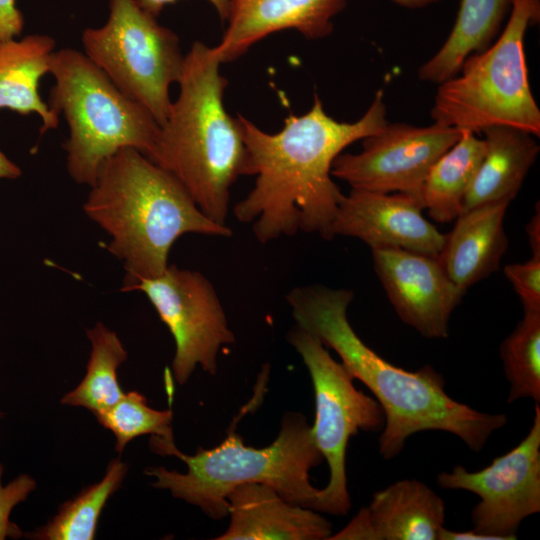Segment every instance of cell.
Returning a JSON list of instances; mask_svg holds the SVG:
<instances>
[{"label":"cell","instance_id":"cell-24","mask_svg":"<svg viewBox=\"0 0 540 540\" xmlns=\"http://www.w3.org/2000/svg\"><path fill=\"white\" fill-rule=\"evenodd\" d=\"M127 464L119 458L107 466L101 481L83 489L61 505L58 513L43 527L27 535L37 540H91L108 499L120 488Z\"/></svg>","mask_w":540,"mask_h":540},{"label":"cell","instance_id":"cell-7","mask_svg":"<svg viewBox=\"0 0 540 540\" xmlns=\"http://www.w3.org/2000/svg\"><path fill=\"white\" fill-rule=\"evenodd\" d=\"M540 20V0H512L497 39L468 56L459 72L438 85L430 115L434 123L478 134L509 126L540 136V110L532 94L524 39Z\"/></svg>","mask_w":540,"mask_h":540},{"label":"cell","instance_id":"cell-8","mask_svg":"<svg viewBox=\"0 0 540 540\" xmlns=\"http://www.w3.org/2000/svg\"><path fill=\"white\" fill-rule=\"evenodd\" d=\"M105 24L82 33L85 55L161 126L184 64L178 36L136 0H108Z\"/></svg>","mask_w":540,"mask_h":540},{"label":"cell","instance_id":"cell-16","mask_svg":"<svg viewBox=\"0 0 540 540\" xmlns=\"http://www.w3.org/2000/svg\"><path fill=\"white\" fill-rule=\"evenodd\" d=\"M226 500L230 522L216 540H324L332 534L320 512L292 504L264 484L239 485Z\"/></svg>","mask_w":540,"mask_h":540},{"label":"cell","instance_id":"cell-21","mask_svg":"<svg viewBox=\"0 0 540 540\" xmlns=\"http://www.w3.org/2000/svg\"><path fill=\"white\" fill-rule=\"evenodd\" d=\"M511 4L512 0H461L448 37L420 66L418 78L439 85L455 76L468 56L495 41Z\"/></svg>","mask_w":540,"mask_h":540},{"label":"cell","instance_id":"cell-20","mask_svg":"<svg viewBox=\"0 0 540 540\" xmlns=\"http://www.w3.org/2000/svg\"><path fill=\"white\" fill-rule=\"evenodd\" d=\"M54 48L55 40L44 34L0 40V109L38 114L41 134L59 123V115L39 93L40 79L50 72Z\"/></svg>","mask_w":540,"mask_h":540},{"label":"cell","instance_id":"cell-9","mask_svg":"<svg viewBox=\"0 0 540 540\" xmlns=\"http://www.w3.org/2000/svg\"><path fill=\"white\" fill-rule=\"evenodd\" d=\"M288 341L301 356L312 380L315 420L311 428L330 472L327 485L319 490L315 511L346 515L351 508L346 477L348 441L359 431L382 430L384 413L376 399L355 387L344 365L334 360L312 334L296 325Z\"/></svg>","mask_w":540,"mask_h":540},{"label":"cell","instance_id":"cell-15","mask_svg":"<svg viewBox=\"0 0 540 540\" xmlns=\"http://www.w3.org/2000/svg\"><path fill=\"white\" fill-rule=\"evenodd\" d=\"M348 0H228L227 28L214 49L226 63L268 35L296 30L308 39L327 37Z\"/></svg>","mask_w":540,"mask_h":540},{"label":"cell","instance_id":"cell-4","mask_svg":"<svg viewBox=\"0 0 540 540\" xmlns=\"http://www.w3.org/2000/svg\"><path fill=\"white\" fill-rule=\"evenodd\" d=\"M221 64L214 46L192 44L151 161L170 172L208 218L226 225L231 187L250 167L240 116L224 105L228 82Z\"/></svg>","mask_w":540,"mask_h":540},{"label":"cell","instance_id":"cell-18","mask_svg":"<svg viewBox=\"0 0 540 540\" xmlns=\"http://www.w3.org/2000/svg\"><path fill=\"white\" fill-rule=\"evenodd\" d=\"M361 511L370 540H438L445 523L443 499L415 479L377 491Z\"/></svg>","mask_w":540,"mask_h":540},{"label":"cell","instance_id":"cell-19","mask_svg":"<svg viewBox=\"0 0 540 540\" xmlns=\"http://www.w3.org/2000/svg\"><path fill=\"white\" fill-rule=\"evenodd\" d=\"M481 132L485 154L465 196L462 212L489 203H510L540 151L534 135L514 127L491 126Z\"/></svg>","mask_w":540,"mask_h":540},{"label":"cell","instance_id":"cell-6","mask_svg":"<svg viewBox=\"0 0 540 540\" xmlns=\"http://www.w3.org/2000/svg\"><path fill=\"white\" fill-rule=\"evenodd\" d=\"M49 73L55 85L48 105L68 124L66 166L76 183L91 187L101 164L121 148H134L152 159L160 125L84 53L54 51Z\"/></svg>","mask_w":540,"mask_h":540},{"label":"cell","instance_id":"cell-26","mask_svg":"<svg viewBox=\"0 0 540 540\" xmlns=\"http://www.w3.org/2000/svg\"><path fill=\"white\" fill-rule=\"evenodd\" d=\"M96 418L103 427L114 434L115 450L119 453L128 442L141 435L173 437L172 410L151 408L147 404V399L137 391L124 393L115 405Z\"/></svg>","mask_w":540,"mask_h":540},{"label":"cell","instance_id":"cell-11","mask_svg":"<svg viewBox=\"0 0 540 540\" xmlns=\"http://www.w3.org/2000/svg\"><path fill=\"white\" fill-rule=\"evenodd\" d=\"M443 489L465 490L479 502L471 511L473 530L494 540L516 539L521 522L540 512V406L522 441L485 468L456 465L437 475Z\"/></svg>","mask_w":540,"mask_h":540},{"label":"cell","instance_id":"cell-13","mask_svg":"<svg viewBox=\"0 0 540 540\" xmlns=\"http://www.w3.org/2000/svg\"><path fill=\"white\" fill-rule=\"evenodd\" d=\"M375 272L399 318L423 337L444 339L466 290L437 257L397 247L372 249Z\"/></svg>","mask_w":540,"mask_h":540},{"label":"cell","instance_id":"cell-3","mask_svg":"<svg viewBox=\"0 0 540 540\" xmlns=\"http://www.w3.org/2000/svg\"><path fill=\"white\" fill-rule=\"evenodd\" d=\"M90 188L84 212L111 237L106 248L123 262V281L161 275L171 247L186 233L232 235L199 209L170 172L134 148L107 158Z\"/></svg>","mask_w":540,"mask_h":540},{"label":"cell","instance_id":"cell-12","mask_svg":"<svg viewBox=\"0 0 540 540\" xmlns=\"http://www.w3.org/2000/svg\"><path fill=\"white\" fill-rule=\"evenodd\" d=\"M463 132L434 122L428 126L388 122L379 132L361 140L359 153L339 154L331 175L351 189L402 193L421 201L429 170Z\"/></svg>","mask_w":540,"mask_h":540},{"label":"cell","instance_id":"cell-10","mask_svg":"<svg viewBox=\"0 0 540 540\" xmlns=\"http://www.w3.org/2000/svg\"><path fill=\"white\" fill-rule=\"evenodd\" d=\"M136 290L147 296L174 338L175 380L184 385L197 365L215 375L218 353L235 335L211 282L198 271L168 265L157 277L123 281L121 291Z\"/></svg>","mask_w":540,"mask_h":540},{"label":"cell","instance_id":"cell-28","mask_svg":"<svg viewBox=\"0 0 540 540\" xmlns=\"http://www.w3.org/2000/svg\"><path fill=\"white\" fill-rule=\"evenodd\" d=\"M3 470L4 467L0 463V540L17 539L22 537L23 532L10 520V514L16 505L25 501L35 490L36 482L28 474H21L3 486L1 480Z\"/></svg>","mask_w":540,"mask_h":540},{"label":"cell","instance_id":"cell-31","mask_svg":"<svg viewBox=\"0 0 540 540\" xmlns=\"http://www.w3.org/2000/svg\"><path fill=\"white\" fill-rule=\"evenodd\" d=\"M526 234L531 247L532 255H540V211L537 205V212L532 216L526 225Z\"/></svg>","mask_w":540,"mask_h":540},{"label":"cell","instance_id":"cell-27","mask_svg":"<svg viewBox=\"0 0 540 540\" xmlns=\"http://www.w3.org/2000/svg\"><path fill=\"white\" fill-rule=\"evenodd\" d=\"M504 274L519 296L524 311H540V255L523 263L508 264Z\"/></svg>","mask_w":540,"mask_h":540},{"label":"cell","instance_id":"cell-22","mask_svg":"<svg viewBox=\"0 0 540 540\" xmlns=\"http://www.w3.org/2000/svg\"><path fill=\"white\" fill-rule=\"evenodd\" d=\"M485 154V142L464 131L460 139L431 167L422 187L421 201L429 216L440 223L455 220Z\"/></svg>","mask_w":540,"mask_h":540},{"label":"cell","instance_id":"cell-32","mask_svg":"<svg viewBox=\"0 0 540 540\" xmlns=\"http://www.w3.org/2000/svg\"><path fill=\"white\" fill-rule=\"evenodd\" d=\"M21 173L19 166L0 151V179H17Z\"/></svg>","mask_w":540,"mask_h":540},{"label":"cell","instance_id":"cell-2","mask_svg":"<svg viewBox=\"0 0 540 540\" xmlns=\"http://www.w3.org/2000/svg\"><path fill=\"white\" fill-rule=\"evenodd\" d=\"M353 297L351 290L310 285L292 289L286 299L296 325L333 349L353 379L361 381L380 404L385 419L379 437L381 456L395 458L410 436L424 431L451 433L470 450L481 451L506 425V415L481 412L451 398L443 376L429 365L409 371L378 355L348 321Z\"/></svg>","mask_w":540,"mask_h":540},{"label":"cell","instance_id":"cell-1","mask_svg":"<svg viewBox=\"0 0 540 540\" xmlns=\"http://www.w3.org/2000/svg\"><path fill=\"white\" fill-rule=\"evenodd\" d=\"M240 116L254 187L234 206V216L252 225L261 243L298 232L334 237L332 223L343 197L333 181L336 157L356 141L379 132L387 123L383 90L354 122L326 113L315 94L311 109L289 115L277 133H267Z\"/></svg>","mask_w":540,"mask_h":540},{"label":"cell","instance_id":"cell-17","mask_svg":"<svg viewBox=\"0 0 540 540\" xmlns=\"http://www.w3.org/2000/svg\"><path fill=\"white\" fill-rule=\"evenodd\" d=\"M509 202H495L465 210L455 219L437 256L448 277L467 290L499 269L508 239L504 217Z\"/></svg>","mask_w":540,"mask_h":540},{"label":"cell","instance_id":"cell-33","mask_svg":"<svg viewBox=\"0 0 540 540\" xmlns=\"http://www.w3.org/2000/svg\"><path fill=\"white\" fill-rule=\"evenodd\" d=\"M394 4L408 9H419L431 4H434L440 0H390Z\"/></svg>","mask_w":540,"mask_h":540},{"label":"cell","instance_id":"cell-29","mask_svg":"<svg viewBox=\"0 0 540 540\" xmlns=\"http://www.w3.org/2000/svg\"><path fill=\"white\" fill-rule=\"evenodd\" d=\"M24 18L15 0H0V40L16 38L21 34Z\"/></svg>","mask_w":540,"mask_h":540},{"label":"cell","instance_id":"cell-30","mask_svg":"<svg viewBox=\"0 0 540 540\" xmlns=\"http://www.w3.org/2000/svg\"><path fill=\"white\" fill-rule=\"evenodd\" d=\"M137 3L147 12L155 17L169 4L177 0H136ZM216 10L220 19L224 22L228 16L229 3L228 0H207Z\"/></svg>","mask_w":540,"mask_h":540},{"label":"cell","instance_id":"cell-14","mask_svg":"<svg viewBox=\"0 0 540 540\" xmlns=\"http://www.w3.org/2000/svg\"><path fill=\"white\" fill-rule=\"evenodd\" d=\"M423 209L406 194L351 189L339 203L332 233L360 239L371 249L397 247L437 257L446 235L424 218Z\"/></svg>","mask_w":540,"mask_h":540},{"label":"cell","instance_id":"cell-25","mask_svg":"<svg viewBox=\"0 0 540 540\" xmlns=\"http://www.w3.org/2000/svg\"><path fill=\"white\" fill-rule=\"evenodd\" d=\"M508 403L530 398L540 402V311H524L522 320L500 346Z\"/></svg>","mask_w":540,"mask_h":540},{"label":"cell","instance_id":"cell-23","mask_svg":"<svg viewBox=\"0 0 540 540\" xmlns=\"http://www.w3.org/2000/svg\"><path fill=\"white\" fill-rule=\"evenodd\" d=\"M86 334L91 343L86 374L74 390L62 397L61 403L84 407L98 417L124 395L117 370L126 360L127 352L117 334L101 322L88 329Z\"/></svg>","mask_w":540,"mask_h":540},{"label":"cell","instance_id":"cell-5","mask_svg":"<svg viewBox=\"0 0 540 540\" xmlns=\"http://www.w3.org/2000/svg\"><path fill=\"white\" fill-rule=\"evenodd\" d=\"M251 406L234 418L226 438L216 447H199L194 455L179 451L174 437L152 435L150 449L162 456H175L186 466V473L151 467L145 474L156 480L152 486L167 489L175 498L199 507L213 520L228 515L227 495L237 486L259 483L272 487L286 501L315 510L320 488L310 482L309 472L320 465L323 456L312 428L301 413L284 415L277 438L270 445H245L236 432V422Z\"/></svg>","mask_w":540,"mask_h":540}]
</instances>
